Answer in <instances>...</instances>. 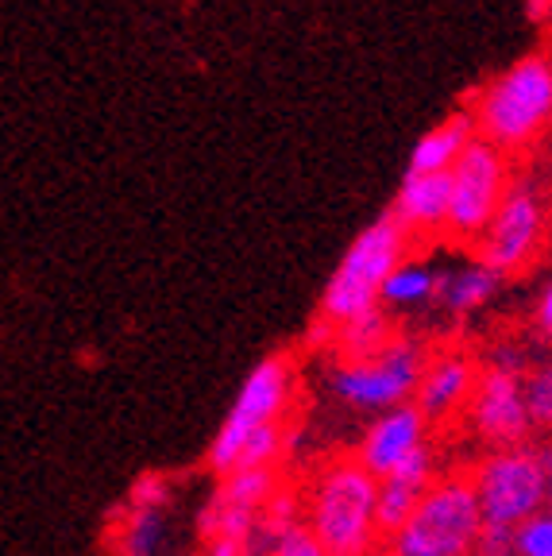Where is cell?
Returning <instances> with one entry per match:
<instances>
[{
    "label": "cell",
    "instance_id": "30",
    "mask_svg": "<svg viewBox=\"0 0 552 556\" xmlns=\"http://www.w3.org/2000/svg\"><path fill=\"white\" fill-rule=\"evenodd\" d=\"M549 208H552V201H549Z\"/></svg>",
    "mask_w": 552,
    "mask_h": 556
},
{
    "label": "cell",
    "instance_id": "28",
    "mask_svg": "<svg viewBox=\"0 0 552 556\" xmlns=\"http://www.w3.org/2000/svg\"><path fill=\"white\" fill-rule=\"evenodd\" d=\"M541 460L549 471V495H544V510H552V444H541Z\"/></svg>",
    "mask_w": 552,
    "mask_h": 556
},
{
    "label": "cell",
    "instance_id": "12",
    "mask_svg": "<svg viewBox=\"0 0 552 556\" xmlns=\"http://www.w3.org/2000/svg\"><path fill=\"white\" fill-rule=\"evenodd\" d=\"M475 382H479V364H475L472 352H464V348L429 352L414 391V409L429 426L456 421V417H464L467 402H472Z\"/></svg>",
    "mask_w": 552,
    "mask_h": 556
},
{
    "label": "cell",
    "instance_id": "19",
    "mask_svg": "<svg viewBox=\"0 0 552 556\" xmlns=\"http://www.w3.org/2000/svg\"><path fill=\"white\" fill-rule=\"evenodd\" d=\"M166 541H171L166 510H136V506H128L116 553L121 556H163Z\"/></svg>",
    "mask_w": 552,
    "mask_h": 556
},
{
    "label": "cell",
    "instance_id": "20",
    "mask_svg": "<svg viewBox=\"0 0 552 556\" xmlns=\"http://www.w3.org/2000/svg\"><path fill=\"white\" fill-rule=\"evenodd\" d=\"M278 471L275 468H240V471H228L225 486L216 491V495L225 498L228 506H240V510L251 514H263V506L271 503V495L278 491Z\"/></svg>",
    "mask_w": 552,
    "mask_h": 556
},
{
    "label": "cell",
    "instance_id": "1",
    "mask_svg": "<svg viewBox=\"0 0 552 556\" xmlns=\"http://www.w3.org/2000/svg\"><path fill=\"white\" fill-rule=\"evenodd\" d=\"M379 479L340 456L313 471L302 495V521L333 556H367L379 548V521H375Z\"/></svg>",
    "mask_w": 552,
    "mask_h": 556
},
{
    "label": "cell",
    "instance_id": "5",
    "mask_svg": "<svg viewBox=\"0 0 552 556\" xmlns=\"http://www.w3.org/2000/svg\"><path fill=\"white\" fill-rule=\"evenodd\" d=\"M484 533V514L464 471L437 476L402 530L390 533L394 556H472Z\"/></svg>",
    "mask_w": 552,
    "mask_h": 556
},
{
    "label": "cell",
    "instance_id": "3",
    "mask_svg": "<svg viewBox=\"0 0 552 556\" xmlns=\"http://www.w3.org/2000/svg\"><path fill=\"white\" fill-rule=\"evenodd\" d=\"M293 399H298V367L290 356H267L263 364L251 367V375L236 391L233 409L225 414L213 444H209V468L216 476H228V471H236L251 441L283 433Z\"/></svg>",
    "mask_w": 552,
    "mask_h": 556
},
{
    "label": "cell",
    "instance_id": "29",
    "mask_svg": "<svg viewBox=\"0 0 552 556\" xmlns=\"http://www.w3.org/2000/svg\"><path fill=\"white\" fill-rule=\"evenodd\" d=\"M367 556H394V553H390V548H387V553H382V548H375V553H367Z\"/></svg>",
    "mask_w": 552,
    "mask_h": 556
},
{
    "label": "cell",
    "instance_id": "25",
    "mask_svg": "<svg viewBox=\"0 0 552 556\" xmlns=\"http://www.w3.org/2000/svg\"><path fill=\"white\" fill-rule=\"evenodd\" d=\"M472 556H514V530H491V526H484Z\"/></svg>",
    "mask_w": 552,
    "mask_h": 556
},
{
    "label": "cell",
    "instance_id": "9",
    "mask_svg": "<svg viewBox=\"0 0 552 556\" xmlns=\"http://www.w3.org/2000/svg\"><path fill=\"white\" fill-rule=\"evenodd\" d=\"M510 182H514L510 155L475 136L449 170V220H444V236L456 243L479 240L487 220L494 217V208L506 198Z\"/></svg>",
    "mask_w": 552,
    "mask_h": 556
},
{
    "label": "cell",
    "instance_id": "10",
    "mask_svg": "<svg viewBox=\"0 0 552 556\" xmlns=\"http://www.w3.org/2000/svg\"><path fill=\"white\" fill-rule=\"evenodd\" d=\"M464 421L475 441L487 444V452L526 444L534 426H529L526 399H522V367H479V382H475L472 402L464 409Z\"/></svg>",
    "mask_w": 552,
    "mask_h": 556
},
{
    "label": "cell",
    "instance_id": "22",
    "mask_svg": "<svg viewBox=\"0 0 552 556\" xmlns=\"http://www.w3.org/2000/svg\"><path fill=\"white\" fill-rule=\"evenodd\" d=\"M263 556H333V553L313 538L305 521H293L286 530H275L263 538Z\"/></svg>",
    "mask_w": 552,
    "mask_h": 556
},
{
    "label": "cell",
    "instance_id": "15",
    "mask_svg": "<svg viewBox=\"0 0 552 556\" xmlns=\"http://www.w3.org/2000/svg\"><path fill=\"white\" fill-rule=\"evenodd\" d=\"M499 282L502 278L479 260L437 270V309L449 313L452 321H467V317L484 313L494 302Z\"/></svg>",
    "mask_w": 552,
    "mask_h": 556
},
{
    "label": "cell",
    "instance_id": "18",
    "mask_svg": "<svg viewBox=\"0 0 552 556\" xmlns=\"http://www.w3.org/2000/svg\"><path fill=\"white\" fill-rule=\"evenodd\" d=\"M333 340H337L340 359H367L394 340V321H390V313L379 305V309L360 313V317L344 321L337 332H333Z\"/></svg>",
    "mask_w": 552,
    "mask_h": 556
},
{
    "label": "cell",
    "instance_id": "6",
    "mask_svg": "<svg viewBox=\"0 0 552 556\" xmlns=\"http://www.w3.org/2000/svg\"><path fill=\"white\" fill-rule=\"evenodd\" d=\"M425 356H429V352H425L414 337L394 332V340H390L382 352H375V356L337 359V364L328 367L325 387L344 409L375 417V414H382V409L414 402Z\"/></svg>",
    "mask_w": 552,
    "mask_h": 556
},
{
    "label": "cell",
    "instance_id": "7",
    "mask_svg": "<svg viewBox=\"0 0 552 556\" xmlns=\"http://www.w3.org/2000/svg\"><path fill=\"white\" fill-rule=\"evenodd\" d=\"M467 479H472L484 526H491V530H518L522 521L544 510L549 471H544L541 448H534V444L484 452L479 464L467 471Z\"/></svg>",
    "mask_w": 552,
    "mask_h": 556
},
{
    "label": "cell",
    "instance_id": "4",
    "mask_svg": "<svg viewBox=\"0 0 552 556\" xmlns=\"http://www.w3.org/2000/svg\"><path fill=\"white\" fill-rule=\"evenodd\" d=\"M410 236L394 225L390 217H379L363 228L337 263L333 278H328L325 294L317 305V325L328 332H337L344 321L360 317V313L379 309L382 287H387L390 270L406 260Z\"/></svg>",
    "mask_w": 552,
    "mask_h": 556
},
{
    "label": "cell",
    "instance_id": "23",
    "mask_svg": "<svg viewBox=\"0 0 552 556\" xmlns=\"http://www.w3.org/2000/svg\"><path fill=\"white\" fill-rule=\"evenodd\" d=\"M514 556H552V510L534 514L514 530Z\"/></svg>",
    "mask_w": 552,
    "mask_h": 556
},
{
    "label": "cell",
    "instance_id": "2",
    "mask_svg": "<svg viewBox=\"0 0 552 556\" xmlns=\"http://www.w3.org/2000/svg\"><path fill=\"white\" fill-rule=\"evenodd\" d=\"M475 136L499 151L534 148L552 128V59L526 54L502 74H494L472 101Z\"/></svg>",
    "mask_w": 552,
    "mask_h": 556
},
{
    "label": "cell",
    "instance_id": "27",
    "mask_svg": "<svg viewBox=\"0 0 552 556\" xmlns=\"http://www.w3.org/2000/svg\"><path fill=\"white\" fill-rule=\"evenodd\" d=\"M526 12L534 20H549L552 16V0H526Z\"/></svg>",
    "mask_w": 552,
    "mask_h": 556
},
{
    "label": "cell",
    "instance_id": "16",
    "mask_svg": "<svg viewBox=\"0 0 552 556\" xmlns=\"http://www.w3.org/2000/svg\"><path fill=\"white\" fill-rule=\"evenodd\" d=\"M475 139V124L467 113H456L449 121H440L432 131L417 139L414 155H410L406 174H449L452 163L464 155V148Z\"/></svg>",
    "mask_w": 552,
    "mask_h": 556
},
{
    "label": "cell",
    "instance_id": "26",
    "mask_svg": "<svg viewBox=\"0 0 552 556\" xmlns=\"http://www.w3.org/2000/svg\"><path fill=\"white\" fill-rule=\"evenodd\" d=\"M534 325L544 340H552V278L544 282V290L537 294V305H534Z\"/></svg>",
    "mask_w": 552,
    "mask_h": 556
},
{
    "label": "cell",
    "instance_id": "17",
    "mask_svg": "<svg viewBox=\"0 0 552 556\" xmlns=\"http://www.w3.org/2000/svg\"><path fill=\"white\" fill-rule=\"evenodd\" d=\"M379 305L390 317L394 313H422L437 305V267H429L425 260H402L390 270Z\"/></svg>",
    "mask_w": 552,
    "mask_h": 556
},
{
    "label": "cell",
    "instance_id": "24",
    "mask_svg": "<svg viewBox=\"0 0 552 556\" xmlns=\"http://www.w3.org/2000/svg\"><path fill=\"white\" fill-rule=\"evenodd\" d=\"M166 503H171V483L163 476H139L128 495V506L136 510H166Z\"/></svg>",
    "mask_w": 552,
    "mask_h": 556
},
{
    "label": "cell",
    "instance_id": "13",
    "mask_svg": "<svg viewBox=\"0 0 552 556\" xmlns=\"http://www.w3.org/2000/svg\"><path fill=\"white\" fill-rule=\"evenodd\" d=\"M437 479V456L432 448H422L417 456H410L394 476L379 479V495H375V521H379V533L390 538L394 530H402L410 521V514L417 510L422 495Z\"/></svg>",
    "mask_w": 552,
    "mask_h": 556
},
{
    "label": "cell",
    "instance_id": "14",
    "mask_svg": "<svg viewBox=\"0 0 552 556\" xmlns=\"http://www.w3.org/2000/svg\"><path fill=\"white\" fill-rule=\"evenodd\" d=\"M387 217L410 240L414 236H440L444 220H449V174H406Z\"/></svg>",
    "mask_w": 552,
    "mask_h": 556
},
{
    "label": "cell",
    "instance_id": "8",
    "mask_svg": "<svg viewBox=\"0 0 552 556\" xmlns=\"http://www.w3.org/2000/svg\"><path fill=\"white\" fill-rule=\"evenodd\" d=\"M549 236L552 208L544 201L541 186L529 182V178H514L502 205L494 208V217L487 220V228L475 240V260L491 267L499 278L526 275L549 248Z\"/></svg>",
    "mask_w": 552,
    "mask_h": 556
},
{
    "label": "cell",
    "instance_id": "11",
    "mask_svg": "<svg viewBox=\"0 0 552 556\" xmlns=\"http://www.w3.org/2000/svg\"><path fill=\"white\" fill-rule=\"evenodd\" d=\"M422 448H429V421L417 414L414 402H406V406L382 409L367 421L360 444H355V464L367 476L387 479Z\"/></svg>",
    "mask_w": 552,
    "mask_h": 556
},
{
    "label": "cell",
    "instance_id": "21",
    "mask_svg": "<svg viewBox=\"0 0 552 556\" xmlns=\"http://www.w3.org/2000/svg\"><path fill=\"white\" fill-rule=\"evenodd\" d=\"M522 399H526L529 426L552 433V356H537L522 367Z\"/></svg>",
    "mask_w": 552,
    "mask_h": 556
}]
</instances>
